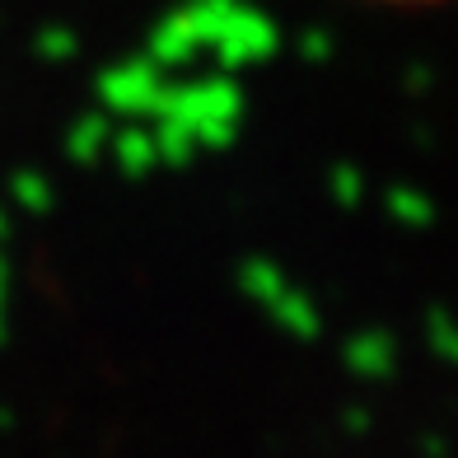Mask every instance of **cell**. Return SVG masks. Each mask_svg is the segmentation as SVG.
<instances>
[{"mask_svg": "<svg viewBox=\"0 0 458 458\" xmlns=\"http://www.w3.org/2000/svg\"><path fill=\"white\" fill-rule=\"evenodd\" d=\"M374 5H435V0H374Z\"/></svg>", "mask_w": 458, "mask_h": 458, "instance_id": "1", "label": "cell"}]
</instances>
